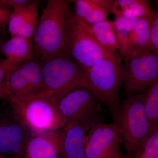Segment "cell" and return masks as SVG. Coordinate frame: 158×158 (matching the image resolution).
<instances>
[{
  "label": "cell",
  "instance_id": "obj_1",
  "mask_svg": "<svg viewBox=\"0 0 158 158\" xmlns=\"http://www.w3.org/2000/svg\"><path fill=\"white\" fill-rule=\"evenodd\" d=\"M71 13L68 1L49 0L47 3L33 38L34 54L41 63L61 53Z\"/></svg>",
  "mask_w": 158,
  "mask_h": 158
},
{
  "label": "cell",
  "instance_id": "obj_2",
  "mask_svg": "<svg viewBox=\"0 0 158 158\" xmlns=\"http://www.w3.org/2000/svg\"><path fill=\"white\" fill-rule=\"evenodd\" d=\"M7 100L13 116L32 134L57 131L65 125L56 98L51 94Z\"/></svg>",
  "mask_w": 158,
  "mask_h": 158
},
{
  "label": "cell",
  "instance_id": "obj_3",
  "mask_svg": "<svg viewBox=\"0 0 158 158\" xmlns=\"http://www.w3.org/2000/svg\"><path fill=\"white\" fill-rule=\"evenodd\" d=\"M121 132L128 157L134 158L149 135V123L144 104V91L128 95L112 115Z\"/></svg>",
  "mask_w": 158,
  "mask_h": 158
},
{
  "label": "cell",
  "instance_id": "obj_4",
  "mask_svg": "<svg viewBox=\"0 0 158 158\" xmlns=\"http://www.w3.org/2000/svg\"><path fill=\"white\" fill-rule=\"evenodd\" d=\"M120 54L112 51L86 73L88 86L113 115L120 105L119 92L123 83Z\"/></svg>",
  "mask_w": 158,
  "mask_h": 158
},
{
  "label": "cell",
  "instance_id": "obj_5",
  "mask_svg": "<svg viewBox=\"0 0 158 158\" xmlns=\"http://www.w3.org/2000/svg\"><path fill=\"white\" fill-rule=\"evenodd\" d=\"M41 64L45 94L56 98L77 87L89 88L85 71L62 52Z\"/></svg>",
  "mask_w": 158,
  "mask_h": 158
},
{
  "label": "cell",
  "instance_id": "obj_6",
  "mask_svg": "<svg viewBox=\"0 0 158 158\" xmlns=\"http://www.w3.org/2000/svg\"><path fill=\"white\" fill-rule=\"evenodd\" d=\"M111 52L102 47L84 30L73 12L70 13L65 26L61 52L73 59L86 73Z\"/></svg>",
  "mask_w": 158,
  "mask_h": 158
},
{
  "label": "cell",
  "instance_id": "obj_7",
  "mask_svg": "<svg viewBox=\"0 0 158 158\" xmlns=\"http://www.w3.org/2000/svg\"><path fill=\"white\" fill-rule=\"evenodd\" d=\"M5 98H26L46 93L42 64L35 56L11 69L5 80Z\"/></svg>",
  "mask_w": 158,
  "mask_h": 158
},
{
  "label": "cell",
  "instance_id": "obj_8",
  "mask_svg": "<svg viewBox=\"0 0 158 158\" xmlns=\"http://www.w3.org/2000/svg\"><path fill=\"white\" fill-rule=\"evenodd\" d=\"M123 73L124 93H141L158 77V56L148 46L124 60Z\"/></svg>",
  "mask_w": 158,
  "mask_h": 158
},
{
  "label": "cell",
  "instance_id": "obj_9",
  "mask_svg": "<svg viewBox=\"0 0 158 158\" xmlns=\"http://www.w3.org/2000/svg\"><path fill=\"white\" fill-rule=\"evenodd\" d=\"M56 98L65 125L96 117L101 103L93 91L84 86L74 88Z\"/></svg>",
  "mask_w": 158,
  "mask_h": 158
},
{
  "label": "cell",
  "instance_id": "obj_10",
  "mask_svg": "<svg viewBox=\"0 0 158 158\" xmlns=\"http://www.w3.org/2000/svg\"><path fill=\"white\" fill-rule=\"evenodd\" d=\"M121 132L115 122L109 124L99 122L86 135L85 150L87 158H101L120 151Z\"/></svg>",
  "mask_w": 158,
  "mask_h": 158
},
{
  "label": "cell",
  "instance_id": "obj_11",
  "mask_svg": "<svg viewBox=\"0 0 158 158\" xmlns=\"http://www.w3.org/2000/svg\"><path fill=\"white\" fill-rule=\"evenodd\" d=\"M62 129L32 134L14 158H59Z\"/></svg>",
  "mask_w": 158,
  "mask_h": 158
},
{
  "label": "cell",
  "instance_id": "obj_12",
  "mask_svg": "<svg viewBox=\"0 0 158 158\" xmlns=\"http://www.w3.org/2000/svg\"><path fill=\"white\" fill-rule=\"evenodd\" d=\"M101 122L96 117L65 125L62 129L61 158H87L85 150L86 133Z\"/></svg>",
  "mask_w": 158,
  "mask_h": 158
},
{
  "label": "cell",
  "instance_id": "obj_13",
  "mask_svg": "<svg viewBox=\"0 0 158 158\" xmlns=\"http://www.w3.org/2000/svg\"><path fill=\"white\" fill-rule=\"evenodd\" d=\"M32 133L13 116L0 119V154L14 158L19 153Z\"/></svg>",
  "mask_w": 158,
  "mask_h": 158
},
{
  "label": "cell",
  "instance_id": "obj_14",
  "mask_svg": "<svg viewBox=\"0 0 158 158\" xmlns=\"http://www.w3.org/2000/svg\"><path fill=\"white\" fill-rule=\"evenodd\" d=\"M38 2L13 9L8 22L11 37L19 36L33 40L38 24Z\"/></svg>",
  "mask_w": 158,
  "mask_h": 158
},
{
  "label": "cell",
  "instance_id": "obj_15",
  "mask_svg": "<svg viewBox=\"0 0 158 158\" xmlns=\"http://www.w3.org/2000/svg\"><path fill=\"white\" fill-rule=\"evenodd\" d=\"M74 17L83 23L91 25L107 19L114 8V2L110 0H74Z\"/></svg>",
  "mask_w": 158,
  "mask_h": 158
},
{
  "label": "cell",
  "instance_id": "obj_16",
  "mask_svg": "<svg viewBox=\"0 0 158 158\" xmlns=\"http://www.w3.org/2000/svg\"><path fill=\"white\" fill-rule=\"evenodd\" d=\"M1 51L8 65L14 68L34 56L33 40L19 36L12 37L2 44Z\"/></svg>",
  "mask_w": 158,
  "mask_h": 158
},
{
  "label": "cell",
  "instance_id": "obj_17",
  "mask_svg": "<svg viewBox=\"0 0 158 158\" xmlns=\"http://www.w3.org/2000/svg\"><path fill=\"white\" fill-rule=\"evenodd\" d=\"M78 21L87 33L102 47L109 51L118 49L113 22L106 20L93 24L87 25Z\"/></svg>",
  "mask_w": 158,
  "mask_h": 158
},
{
  "label": "cell",
  "instance_id": "obj_18",
  "mask_svg": "<svg viewBox=\"0 0 158 158\" xmlns=\"http://www.w3.org/2000/svg\"><path fill=\"white\" fill-rule=\"evenodd\" d=\"M151 17L138 19L135 27L130 32L126 60L148 46L151 35Z\"/></svg>",
  "mask_w": 158,
  "mask_h": 158
},
{
  "label": "cell",
  "instance_id": "obj_19",
  "mask_svg": "<svg viewBox=\"0 0 158 158\" xmlns=\"http://www.w3.org/2000/svg\"><path fill=\"white\" fill-rule=\"evenodd\" d=\"M144 104L150 135L158 130V77L144 91Z\"/></svg>",
  "mask_w": 158,
  "mask_h": 158
},
{
  "label": "cell",
  "instance_id": "obj_20",
  "mask_svg": "<svg viewBox=\"0 0 158 158\" xmlns=\"http://www.w3.org/2000/svg\"><path fill=\"white\" fill-rule=\"evenodd\" d=\"M114 3L124 16L150 18L152 15L149 1L146 0H116Z\"/></svg>",
  "mask_w": 158,
  "mask_h": 158
},
{
  "label": "cell",
  "instance_id": "obj_21",
  "mask_svg": "<svg viewBox=\"0 0 158 158\" xmlns=\"http://www.w3.org/2000/svg\"><path fill=\"white\" fill-rule=\"evenodd\" d=\"M134 158H158V130L148 136Z\"/></svg>",
  "mask_w": 158,
  "mask_h": 158
},
{
  "label": "cell",
  "instance_id": "obj_22",
  "mask_svg": "<svg viewBox=\"0 0 158 158\" xmlns=\"http://www.w3.org/2000/svg\"><path fill=\"white\" fill-rule=\"evenodd\" d=\"M150 39L148 47L158 56V10H152L151 17Z\"/></svg>",
  "mask_w": 158,
  "mask_h": 158
},
{
  "label": "cell",
  "instance_id": "obj_23",
  "mask_svg": "<svg viewBox=\"0 0 158 158\" xmlns=\"http://www.w3.org/2000/svg\"><path fill=\"white\" fill-rule=\"evenodd\" d=\"M114 23L115 30H123L131 31L138 22V18L126 17L121 14L116 16Z\"/></svg>",
  "mask_w": 158,
  "mask_h": 158
},
{
  "label": "cell",
  "instance_id": "obj_24",
  "mask_svg": "<svg viewBox=\"0 0 158 158\" xmlns=\"http://www.w3.org/2000/svg\"><path fill=\"white\" fill-rule=\"evenodd\" d=\"M115 34L118 48L121 58L123 59L125 58L127 53L128 44L131 31L123 30H115Z\"/></svg>",
  "mask_w": 158,
  "mask_h": 158
},
{
  "label": "cell",
  "instance_id": "obj_25",
  "mask_svg": "<svg viewBox=\"0 0 158 158\" xmlns=\"http://www.w3.org/2000/svg\"><path fill=\"white\" fill-rule=\"evenodd\" d=\"M32 2L29 0H0V4L4 6L12 7L14 9L27 6Z\"/></svg>",
  "mask_w": 158,
  "mask_h": 158
},
{
  "label": "cell",
  "instance_id": "obj_26",
  "mask_svg": "<svg viewBox=\"0 0 158 158\" xmlns=\"http://www.w3.org/2000/svg\"><path fill=\"white\" fill-rule=\"evenodd\" d=\"M11 14L10 10L0 4V29L2 28L8 23Z\"/></svg>",
  "mask_w": 158,
  "mask_h": 158
},
{
  "label": "cell",
  "instance_id": "obj_27",
  "mask_svg": "<svg viewBox=\"0 0 158 158\" xmlns=\"http://www.w3.org/2000/svg\"><path fill=\"white\" fill-rule=\"evenodd\" d=\"M12 69L8 65L5 59L0 60V87L4 84L7 75Z\"/></svg>",
  "mask_w": 158,
  "mask_h": 158
},
{
  "label": "cell",
  "instance_id": "obj_28",
  "mask_svg": "<svg viewBox=\"0 0 158 158\" xmlns=\"http://www.w3.org/2000/svg\"><path fill=\"white\" fill-rule=\"evenodd\" d=\"M6 95V88L5 81L3 85L0 87V99L5 98Z\"/></svg>",
  "mask_w": 158,
  "mask_h": 158
},
{
  "label": "cell",
  "instance_id": "obj_29",
  "mask_svg": "<svg viewBox=\"0 0 158 158\" xmlns=\"http://www.w3.org/2000/svg\"><path fill=\"white\" fill-rule=\"evenodd\" d=\"M101 158H124L122 156L120 152H118L103 157Z\"/></svg>",
  "mask_w": 158,
  "mask_h": 158
},
{
  "label": "cell",
  "instance_id": "obj_30",
  "mask_svg": "<svg viewBox=\"0 0 158 158\" xmlns=\"http://www.w3.org/2000/svg\"><path fill=\"white\" fill-rule=\"evenodd\" d=\"M0 158H6L5 157L1 155V154H0Z\"/></svg>",
  "mask_w": 158,
  "mask_h": 158
},
{
  "label": "cell",
  "instance_id": "obj_31",
  "mask_svg": "<svg viewBox=\"0 0 158 158\" xmlns=\"http://www.w3.org/2000/svg\"><path fill=\"white\" fill-rule=\"evenodd\" d=\"M156 2L157 5V7H158V9H157V10H158V1H156Z\"/></svg>",
  "mask_w": 158,
  "mask_h": 158
}]
</instances>
